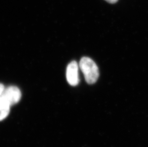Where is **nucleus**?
<instances>
[{
    "label": "nucleus",
    "instance_id": "nucleus-1",
    "mask_svg": "<svg viewBox=\"0 0 148 147\" xmlns=\"http://www.w3.org/2000/svg\"><path fill=\"white\" fill-rule=\"evenodd\" d=\"M79 67L87 83L91 85L97 82L99 76V69L97 64L92 59L82 57L80 60Z\"/></svg>",
    "mask_w": 148,
    "mask_h": 147
},
{
    "label": "nucleus",
    "instance_id": "nucleus-2",
    "mask_svg": "<svg viewBox=\"0 0 148 147\" xmlns=\"http://www.w3.org/2000/svg\"><path fill=\"white\" fill-rule=\"evenodd\" d=\"M0 97L11 106L19 101L21 97V91L16 86H9L4 88Z\"/></svg>",
    "mask_w": 148,
    "mask_h": 147
},
{
    "label": "nucleus",
    "instance_id": "nucleus-3",
    "mask_svg": "<svg viewBox=\"0 0 148 147\" xmlns=\"http://www.w3.org/2000/svg\"><path fill=\"white\" fill-rule=\"evenodd\" d=\"M78 69V65L75 61H71L67 67L66 78L69 84L73 86H76L78 85L80 81Z\"/></svg>",
    "mask_w": 148,
    "mask_h": 147
},
{
    "label": "nucleus",
    "instance_id": "nucleus-4",
    "mask_svg": "<svg viewBox=\"0 0 148 147\" xmlns=\"http://www.w3.org/2000/svg\"><path fill=\"white\" fill-rule=\"evenodd\" d=\"M10 105L0 97V121L3 120L8 116Z\"/></svg>",
    "mask_w": 148,
    "mask_h": 147
},
{
    "label": "nucleus",
    "instance_id": "nucleus-5",
    "mask_svg": "<svg viewBox=\"0 0 148 147\" xmlns=\"http://www.w3.org/2000/svg\"><path fill=\"white\" fill-rule=\"evenodd\" d=\"M105 1L108 2V3H109L114 4V3H115L117 2L119 0H105Z\"/></svg>",
    "mask_w": 148,
    "mask_h": 147
},
{
    "label": "nucleus",
    "instance_id": "nucleus-6",
    "mask_svg": "<svg viewBox=\"0 0 148 147\" xmlns=\"http://www.w3.org/2000/svg\"><path fill=\"white\" fill-rule=\"evenodd\" d=\"M4 89V86L2 84L0 83V95H1V93H2Z\"/></svg>",
    "mask_w": 148,
    "mask_h": 147
}]
</instances>
